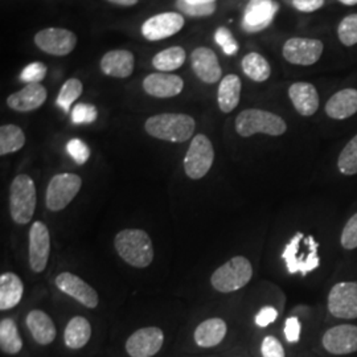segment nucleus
Here are the masks:
<instances>
[{
  "label": "nucleus",
  "mask_w": 357,
  "mask_h": 357,
  "mask_svg": "<svg viewBox=\"0 0 357 357\" xmlns=\"http://www.w3.org/2000/svg\"><path fill=\"white\" fill-rule=\"evenodd\" d=\"M114 245L118 255L134 268H147L153 262V243L144 230H122L115 236Z\"/></svg>",
  "instance_id": "f257e3e1"
},
{
  "label": "nucleus",
  "mask_w": 357,
  "mask_h": 357,
  "mask_svg": "<svg viewBox=\"0 0 357 357\" xmlns=\"http://www.w3.org/2000/svg\"><path fill=\"white\" fill-rule=\"evenodd\" d=\"M318 248L319 243L315 241L312 236L305 237L303 233H296L282 253V258L286 261L287 271L290 274L301 273L302 275H306L310 271L319 268Z\"/></svg>",
  "instance_id": "f03ea898"
},
{
  "label": "nucleus",
  "mask_w": 357,
  "mask_h": 357,
  "mask_svg": "<svg viewBox=\"0 0 357 357\" xmlns=\"http://www.w3.org/2000/svg\"><path fill=\"white\" fill-rule=\"evenodd\" d=\"M195 119L187 114L153 115L146 121V131L156 139L162 141H188L195 132Z\"/></svg>",
  "instance_id": "7ed1b4c3"
},
{
  "label": "nucleus",
  "mask_w": 357,
  "mask_h": 357,
  "mask_svg": "<svg viewBox=\"0 0 357 357\" xmlns=\"http://www.w3.org/2000/svg\"><path fill=\"white\" fill-rule=\"evenodd\" d=\"M286 130L287 125L280 115L259 109L243 110L236 118V131L243 138H249L257 132L280 137Z\"/></svg>",
  "instance_id": "20e7f679"
},
{
  "label": "nucleus",
  "mask_w": 357,
  "mask_h": 357,
  "mask_svg": "<svg viewBox=\"0 0 357 357\" xmlns=\"http://www.w3.org/2000/svg\"><path fill=\"white\" fill-rule=\"evenodd\" d=\"M36 209V187L28 175L13 178L10 187V211L16 224H28Z\"/></svg>",
  "instance_id": "39448f33"
},
{
  "label": "nucleus",
  "mask_w": 357,
  "mask_h": 357,
  "mask_svg": "<svg viewBox=\"0 0 357 357\" xmlns=\"http://www.w3.org/2000/svg\"><path fill=\"white\" fill-rule=\"evenodd\" d=\"M253 277V268L248 258L234 257L217 268L211 283L220 293H231L245 287Z\"/></svg>",
  "instance_id": "423d86ee"
},
{
  "label": "nucleus",
  "mask_w": 357,
  "mask_h": 357,
  "mask_svg": "<svg viewBox=\"0 0 357 357\" xmlns=\"http://www.w3.org/2000/svg\"><path fill=\"white\" fill-rule=\"evenodd\" d=\"M215 160V150L212 142L203 134L192 139L188 153L184 158V169L188 178L193 180L204 178Z\"/></svg>",
  "instance_id": "0eeeda50"
},
{
  "label": "nucleus",
  "mask_w": 357,
  "mask_h": 357,
  "mask_svg": "<svg viewBox=\"0 0 357 357\" xmlns=\"http://www.w3.org/2000/svg\"><path fill=\"white\" fill-rule=\"evenodd\" d=\"M82 180L76 174H59L52 178L47 188V208L59 212L73 202L81 190Z\"/></svg>",
  "instance_id": "6e6552de"
},
{
  "label": "nucleus",
  "mask_w": 357,
  "mask_h": 357,
  "mask_svg": "<svg viewBox=\"0 0 357 357\" xmlns=\"http://www.w3.org/2000/svg\"><path fill=\"white\" fill-rule=\"evenodd\" d=\"M328 310L335 318L356 319L357 283L342 282L336 283L328 295Z\"/></svg>",
  "instance_id": "1a4fd4ad"
},
{
  "label": "nucleus",
  "mask_w": 357,
  "mask_h": 357,
  "mask_svg": "<svg viewBox=\"0 0 357 357\" xmlns=\"http://www.w3.org/2000/svg\"><path fill=\"white\" fill-rule=\"evenodd\" d=\"M324 50L323 43L318 38H289L283 45V57L294 65L308 66L319 61Z\"/></svg>",
  "instance_id": "9d476101"
},
{
  "label": "nucleus",
  "mask_w": 357,
  "mask_h": 357,
  "mask_svg": "<svg viewBox=\"0 0 357 357\" xmlns=\"http://www.w3.org/2000/svg\"><path fill=\"white\" fill-rule=\"evenodd\" d=\"M35 44L38 48L53 56H66L75 50L76 35L64 28H45L35 36Z\"/></svg>",
  "instance_id": "9b49d317"
},
{
  "label": "nucleus",
  "mask_w": 357,
  "mask_h": 357,
  "mask_svg": "<svg viewBox=\"0 0 357 357\" xmlns=\"http://www.w3.org/2000/svg\"><path fill=\"white\" fill-rule=\"evenodd\" d=\"M165 343L163 331L158 327H146L134 332L126 342V351L131 357H153Z\"/></svg>",
  "instance_id": "f8f14e48"
},
{
  "label": "nucleus",
  "mask_w": 357,
  "mask_h": 357,
  "mask_svg": "<svg viewBox=\"0 0 357 357\" xmlns=\"http://www.w3.org/2000/svg\"><path fill=\"white\" fill-rule=\"evenodd\" d=\"M184 26V17L178 13L155 15L142 26V35L149 41H159L171 38Z\"/></svg>",
  "instance_id": "ddd939ff"
},
{
  "label": "nucleus",
  "mask_w": 357,
  "mask_h": 357,
  "mask_svg": "<svg viewBox=\"0 0 357 357\" xmlns=\"http://www.w3.org/2000/svg\"><path fill=\"white\" fill-rule=\"evenodd\" d=\"M50 230L41 221H36L29 230V265L35 273H41L50 258Z\"/></svg>",
  "instance_id": "4468645a"
},
{
  "label": "nucleus",
  "mask_w": 357,
  "mask_h": 357,
  "mask_svg": "<svg viewBox=\"0 0 357 357\" xmlns=\"http://www.w3.org/2000/svg\"><path fill=\"white\" fill-rule=\"evenodd\" d=\"M278 8L280 6L274 0H250L243 15V29L255 33L268 28Z\"/></svg>",
  "instance_id": "2eb2a0df"
},
{
  "label": "nucleus",
  "mask_w": 357,
  "mask_h": 357,
  "mask_svg": "<svg viewBox=\"0 0 357 357\" xmlns=\"http://www.w3.org/2000/svg\"><path fill=\"white\" fill-rule=\"evenodd\" d=\"M323 347L332 355H349L357 352V327L342 324L332 327L323 336Z\"/></svg>",
  "instance_id": "dca6fc26"
},
{
  "label": "nucleus",
  "mask_w": 357,
  "mask_h": 357,
  "mask_svg": "<svg viewBox=\"0 0 357 357\" xmlns=\"http://www.w3.org/2000/svg\"><path fill=\"white\" fill-rule=\"evenodd\" d=\"M56 286L88 308L98 306V294L85 281L72 273H63L56 278Z\"/></svg>",
  "instance_id": "f3484780"
},
{
  "label": "nucleus",
  "mask_w": 357,
  "mask_h": 357,
  "mask_svg": "<svg viewBox=\"0 0 357 357\" xmlns=\"http://www.w3.org/2000/svg\"><path fill=\"white\" fill-rule=\"evenodd\" d=\"M191 61L195 75L205 84H216L221 78V66L216 53L212 50L205 47L196 48L192 52Z\"/></svg>",
  "instance_id": "a211bd4d"
},
{
  "label": "nucleus",
  "mask_w": 357,
  "mask_h": 357,
  "mask_svg": "<svg viewBox=\"0 0 357 357\" xmlns=\"http://www.w3.org/2000/svg\"><path fill=\"white\" fill-rule=\"evenodd\" d=\"M184 88V82L180 77L169 73H153L143 81L144 91L156 98L176 97Z\"/></svg>",
  "instance_id": "6ab92c4d"
},
{
  "label": "nucleus",
  "mask_w": 357,
  "mask_h": 357,
  "mask_svg": "<svg viewBox=\"0 0 357 357\" xmlns=\"http://www.w3.org/2000/svg\"><path fill=\"white\" fill-rule=\"evenodd\" d=\"M289 97L295 110L303 116H311L319 109V94L310 82H295L289 89Z\"/></svg>",
  "instance_id": "aec40b11"
},
{
  "label": "nucleus",
  "mask_w": 357,
  "mask_h": 357,
  "mask_svg": "<svg viewBox=\"0 0 357 357\" xmlns=\"http://www.w3.org/2000/svg\"><path fill=\"white\" fill-rule=\"evenodd\" d=\"M47 100V90L40 84H28L23 89L17 93H13L8 100L7 105L20 113H26L38 109Z\"/></svg>",
  "instance_id": "412c9836"
},
{
  "label": "nucleus",
  "mask_w": 357,
  "mask_h": 357,
  "mask_svg": "<svg viewBox=\"0 0 357 357\" xmlns=\"http://www.w3.org/2000/svg\"><path fill=\"white\" fill-rule=\"evenodd\" d=\"M101 69L106 76L126 78L134 70V54L125 50L107 52L101 60Z\"/></svg>",
  "instance_id": "4be33fe9"
},
{
  "label": "nucleus",
  "mask_w": 357,
  "mask_h": 357,
  "mask_svg": "<svg viewBox=\"0 0 357 357\" xmlns=\"http://www.w3.org/2000/svg\"><path fill=\"white\" fill-rule=\"evenodd\" d=\"M326 113L332 119H347L357 113V90L343 89L335 93L326 105Z\"/></svg>",
  "instance_id": "5701e85b"
},
{
  "label": "nucleus",
  "mask_w": 357,
  "mask_h": 357,
  "mask_svg": "<svg viewBox=\"0 0 357 357\" xmlns=\"http://www.w3.org/2000/svg\"><path fill=\"white\" fill-rule=\"evenodd\" d=\"M26 327L38 344L48 345L56 339V327L51 318L40 310H33L26 317Z\"/></svg>",
  "instance_id": "b1692460"
},
{
  "label": "nucleus",
  "mask_w": 357,
  "mask_h": 357,
  "mask_svg": "<svg viewBox=\"0 0 357 357\" xmlns=\"http://www.w3.org/2000/svg\"><path fill=\"white\" fill-rule=\"evenodd\" d=\"M241 98V79L236 75H228L220 82L217 102L222 113H231Z\"/></svg>",
  "instance_id": "393cba45"
},
{
  "label": "nucleus",
  "mask_w": 357,
  "mask_h": 357,
  "mask_svg": "<svg viewBox=\"0 0 357 357\" xmlns=\"http://www.w3.org/2000/svg\"><path fill=\"white\" fill-rule=\"evenodd\" d=\"M227 330V323L220 318L205 320L195 331V342L203 348L216 347L224 340Z\"/></svg>",
  "instance_id": "a878e982"
},
{
  "label": "nucleus",
  "mask_w": 357,
  "mask_h": 357,
  "mask_svg": "<svg viewBox=\"0 0 357 357\" xmlns=\"http://www.w3.org/2000/svg\"><path fill=\"white\" fill-rule=\"evenodd\" d=\"M24 291L23 282L13 273L0 277V310H11L19 305Z\"/></svg>",
  "instance_id": "bb28decb"
},
{
  "label": "nucleus",
  "mask_w": 357,
  "mask_h": 357,
  "mask_svg": "<svg viewBox=\"0 0 357 357\" xmlns=\"http://www.w3.org/2000/svg\"><path fill=\"white\" fill-rule=\"evenodd\" d=\"M91 336L90 323L82 317H75L66 326L65 344L70 349H79L88 344Z\"/></svg>",
  "instance_id": "cd10ccee"
},
{
  "label": "nucleus",
  "mask_w": 357,
  "mask_h": 357,
  "mask_svg": "<svg viewBox=\"0 0 357 357\" xmlns=\"http://www.w3.org/2000/svg\"><path fill=\"white\" fill-rule=\"evenodd\" d=\"M243 70L255 82H264L271 75L268 60L257 52L248 53L243 59Z\"/></svg>",
  "instance_id": "c85d7f7f"
},
{
  "label": "nucleus",
  "mask_w": 357,
  "mask_h": 357,
  "mask_svg": "<svg viewBox=\"0 0 357 357\" xmlns=\"http://www.w3.org/2000/svg\"><path fill=\"white\" fill-rule=\"evenodd\" d=\"M0 348L8 355H16L23 348V340L13 319H1L0 321Z\"/></svg>",
  "instance_id": "c756f323"
},
{
  "label": "nucleus",
  "mask_w": 357,
  "mask_h": 357,
  "mask_svg": "<svg viewBox=\"0 0 357 357\" xmlns=\"http://www.w3.org/2000/svg\"><path fill=\"white\" fill-rule=\"evenodd\" d=\"M26 144L23 130L16 125H6L0 128V155L16 153Z\"/></svg>",
  "instance_id": "7c9ffc66"
},
{
  "label": "nucleus",
  "mask_w": 357,
  "mask_h": 357,
  "mask_svg": "<svg viewBox=\"0 0 357 357\" xmlns=\"http://www.w3.org/2000/svg\"><path fill=\"white\" fill-rule=\"evenodd\" d=\"M185 63V51L181 47H172L159 52L153 59V65L159 72L176 70Z\"/></svg>",
  "instance_id": "2f4dec72"
},
{
  "label": "nucleus",
  "mask_w": 357,
  "mask_h": 357,
  "mask_svg": "<svg viewBox=\"0 0 357 357\" xmlns=\"http://www.w3.org/2000/svg\"><path fill=\"white\" fill-rule=\"evenodd\" d=\"M339 171L343 175H356L357 174V135L345 144L343 151L339 155L337 160Z\"/></svg>",
  "instance_id": "473e14b6"
},
{
  "label": "nucleus",
  "mask_w": 357,
  "mask_h": 357,
  "mask_svg": "<svg viewBox=\"0 0 357 357\" xmlns=\"http://www.w3.org/2000/svg\"><path fill=\"white\" fill-rule=\"evenodd\" d=\"M82 89H84L82 82L77 78H70L63 85L57 98V105L64 110L65 113H69L72 103L82 94Z\"/></svg>",
  "instance_id": "72a5a7b5"
},
{
  "label": "nucleus",
  "mask_w": 357,
  "mask_h": 357,
  "mask_svg": "<svg viewBox=\"0 0 357 357\" xmlns=\"http://www.w3.org/2000/svg\"><path fill=\"white\" fill-rule=\"evenodd\" d=\"M337 36L345 47L357 44V13L345 16L337 26Z\"/></svg>",
  "instance_id": "f704fd0d"
},
{
  "label": "nucleus",
  "mask_w": 357,
  "mask_h": 357,
  "mask_svg": "<svg viewBox=\"0 0 357 357\" xmlns=\"http://www.w3.org/2000/svg\"><path fill=\"white\" fill-rule=\"evenodd\" d=\"M98 116L97 107L89 103H78L72 110V122L76 125L93 123Z\"/></svg>",
  "instance_id": "c9c22d12"
},
{
  "label": "nucleus",
  "mask_w": 357,
  "mask_h": 357,
  "mask_svg": "<svg viewBox=\"0 0 357 357\" xmlns=\"http://www.w3.org/2000/svg\"><path fill=\"white\" fill-rule=\"evenodd\" d=\"M215 38H216L217 44L222 48V52L225 54L231 56V54L237 53L240 48L236 38H233V35L228 28H224V26L218 28L215 33Z\"/></svg>",
  "instance_id": "e433bc0d"
},
{
  "label": "nucleus",
  "mask_w": 357,
  "mask_h": 357,
  "mask_svg": "<svg viewBox=\"0 0 357 357\" xmlns=\"http://www.w3.org/2000/svg\"><path fill=\"white\" fill-rule=\"evenodd\" d=\"M45 75H47V66L43 63L36 61V63L26 65L20 75V79L26 84H38L45 78Z\"/></svg>",
  "instance_id": "4c0bfd02"
},
{
  "label": "nucleus",
  "mask_w": 357,
  "mask_h": 357,
  "mask_svg": "<svg viewBox=\"0 0 357 357\" xmlns=\"http://www.w3.org/2000/svg\"><path fill=\"white\" fill-rule=\"evenodd\" d=\"M178 10L183 11L193 17H200V16H209L216 11V4L211 3V4H202V6H196V4H190L185 0H178L176 1Z\"/></svg>",
  "instance_id": "58836bf2"
},
{
  "label": "nucleus",
  "mask_w": 357,
  "mask_h": 357,
  "mask_svg": "<svg viewBox=\"0 0 357 357\" xmlns=\"http://www.w3.org/2000/svg\"><path fill=\"white\" fill-rule=\"evenodd\" d=\"M66 150L77 165H85L90 158V150L89 147L86 146V143L81 139H77V138L69 141V143L66 144Z\"/></svg>",
  "instance_id": "ea45409f"
},
{
  "label": "nucleus",
  "mask_w": 357,
  "mask_h": 357,
  "mask_svg": "<svg viewBox=\"0 0 357 357\" xmlns=\"http://www.w3.org/2000/svg\"><path fill=\"white\" fill-rule=\"evenodd\" d=\"M342 246L348 250L357 248V213L348 220L342 233Z\"/></svg>",
  "instance_id": "a19ab883"
},
{
  "label": "nucleus",
  "mask_w": 357,
  "mask_h": 357,
  "mask_svg": "<svg viewBox=\"0 0 357 357\" xmlns=\"http://www.w3.org/2000/svg\"><path fill=\"white\" fill-rule=\"evenodd\" d=\"M262 357H284V349L281 342L274 336H266L261 345Z\"/></svg>",
  "instance_id": "79ce46f5"
},
{
  "label": "nucleus",
  "mask_w": 357,
  "mask_h": 357,
  "mask_svg": "<svg viewBox=\"0 0 357 357\" xmlns=\"http://www.w3.org/2000/svg\"><path fill=\"white\" fill-rule=\"evenodd\" d=\"M301 323L299 319L291 317L289 319L286 320V324H284V336L287 339L289 343H298L299 339H301Z\"/></svg>",
  "instance_id": "37998d69"
},
{
  "label": "nucleus",
  "mask_w": 357,
  "mask_h": 357,
  "mask_svg": "<svg viewBox=\"0 0 357 357\" xmlns=\"http://www.w3.org/2000/svg\"><path fill=\"white\" fill-rule=\"evenodd\" d=\"M278 318V311L273 307H264L255 317V323L259 327H268Z\"/></svg>",
  "instance_id": "c03bdc74"
},
{
  "label": "nucleus",
  "mask_w": 357,
  "mask_h": 357,
  "mask_svg": "<svg viewBox=\"0 0 357 357\" xmlns=\"http://www.w3.org/2000/svg\"><path fill=\"white\" fill-rule=\"evenodd\" d=\"M293 6L301 13H315L324 6V0H293Z\"/></svg>",
  "instance_id": "a18cd8bd"
},
{
  "label": "nucleus",
  "mask_w": 357,
  "mask_h": 357,
  "mask_svg": "<svg viewBox=\"0 0 357 357\" xmlns=\"http://www.w3.org/2000/svg\"><path fill=\"white\" fill-rule=\"evenodd\" d=\"M113 4H118V6H125V7H131L135 6L138 3V0H107Z\"/></svg>",
  "instance_id": "49530a36"
},
{
  "label": "nucleus",
  "mask_w": 357,
  "mask_h": 357,
  "mask_svg": "<svg viewBox=\"0 0 357 357\" xmlns=\"http://www.w3.org/2000/svg\"><path fill=\"white\" fill-rule=\"evenodd\" d=\"M190 4H196V6H202V4H211L215 3L216 0H185Z\"/></svg>",
  "instance_id": "de8ad7c7"
},
{
  "label": "nucleus",
  "mask_w": 357,
  "mask_h": 357,
  "mask_svg": "<svg viewBox=\"0 0 357 357\" xmlns=\"http://www.w3.org/2000/svg\"><path fill=\"white\" fill-rule=\"evenodd\" d=\"M339 1L345 6H356L357 4V0H339Z\"/></svg>",
  "instance_id": "09e8293b"
}]
</instances>
